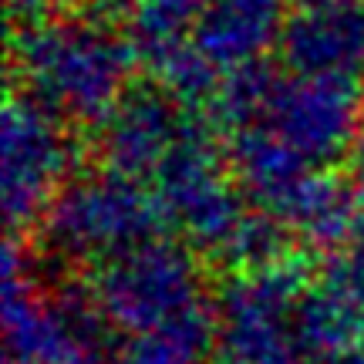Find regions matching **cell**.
<instances>
[{
	"mask_svg": "<svg viewBox=\"0 0 364 364\" xmlns=\"http://www.w3.org/2000/svg\"><path fill=\"white\" fill-rule=\"evenodd\" d=\"M102 300L105 311L118 321L139 331H156L196 307L189 260L159 247L122 250V257L105 270Z\"/></svg>",
	"mask_w": 364,
	"mask_h": 364,
	"instance_id": "1",
	"label": "cell"
},
{
	"mask_svg": "<svg viewBox=\"0 0 364 364\" xmlns=\"http://www.w3.org/2000/svg\"><path fill=\"white\" fill-rule=\"evenodd\" d=\"M24 61L44 95L78 112H95L112 98L125 54L95 31H54L31 44Z\"/></svg>",
	"mask_w": 364,
	"mask_h": 364,
	"instance_id": "2",
	"label": "cell"
},
{
	"mask_svg": "<svg viewBox=\"0 0 364 364\" xmlns=\"http://www.w3.org/2000/svg\"><path fill=\"white\" fill-rule=\"evenodd\" d=\"M156 223L149 199L132 193L129 182H88L61 199L51 233L71 250H118L142 240Z\"/></svg>",
	"mask_w": 364,
	"mask_h": 364,
	"instance_id": "3",
	"label": "cell"
},
{
	"mask_svg": "<svg viewBox=\"0 0 364 364\" xmlns=\"http://www.w3.org/2000/svg\"><path fill=\"white\" fill-rule=\"evenodd\" d=\"M273 132L300 159H321L341 149L351 132L354 102L341 75H317L300 88L270 95Z\"/></svg>",
	"mask_w": 364,
	"mask_h": 364,
	"instance_id": "4",
	"label": "cell"
},
{
	"mask_svg": "<svg viewBox=\"0 0 364 364\" xmlns=\"http://www.w3.org/2000/svg\"><path fill=\"white\" fill-rule=\"evenodd\" d=\"M65 166V149L48 118L34 108H11L4 132V199L14 223L31 216Z\"/></svg>",
	"mask_w": 364,
	"mask_h": 364,
	"instance_id": "5",
	"label": "cell"
},
{
	"mask_svg": "<svg viewBox=\"0 0 364 364\" xmlns=\"http://www.w3.org/2000/svg\"><path fill=\"white\" fill-rule=\"evenodd\" d=\"M290 284L240 290L226 311L223 351L230 364H290Z\"/></svg>",
	"mask_w": 364,
	"mask_h": 364,
	"instance_id": "6",
	"label": "cell"
},
{
	"mask_svg": "<svg viewBox=\"0 0 364 364\" xmlns=\"http://www.w3.org/2000/svg\"><path fill=\"white\" fill-rule=\"evenodd\" d=\"M287 51L300 68H314L317 75L364 65V11L341 4L311 7L290 24Z\"/></svg>",
	"mask_w": 364,
	"mask_h": 364,
	"instance_id": "7",
	"label": "cell"
},
{
	"mask_svg": "<svg viewBox=\"0 0 364 364\" xmlns=\"http://www.w3.org/2000/svg\"><path fill=\"white\" fill-rule=\"evenodd\" d=\"M44 304L21 300L7 294V331L11 351L21 364H88L95 348L91 338H81V327L68 314L41 311Z\"/></svg>",
	"mask_w": 364,
	"mask_h": 364,
	"instance_id": "8",
	"label": "cell"
},
{
	"mask_svg": "<svg viewBox=\"0 0 364 364\" xmlns=\"http://www.w3.org/2000/svg\"><path fill=\"white\" fill-rule=\"evenodd\" d=\"M179 145L186 142L169 102L142 95L118 112L112 129V156L118 166L125 169L162 166Z\"/></svg>",
	"mask_w": 364,
	"mask_h": 364,
	"instance_id": "9",
	"label": "cell"
},
{
	"mask_svg": "<svg viewBox=\"0 0 364 364\" xmlns=\"http://www.w3.org/2000/svg\"><path fill=\"white\" fill-rule=\"evenodd\" d=\"M273 0H223L199 24V44L209 61H240L270 34Z\"/></svg>",
	"mask_w": 364,
	"mask_h": 364,
	"instance_id": "10",
	"label": "cell"
},
{
	"mask_svg": "<svg viewBox=\"0 0 364 364\" xmlns=\"http://www.w3.org/2000/svg\"><path fill=\"white\" fill-rule=\"evenodd\" d=\"M209 317L199 307L182 314L169 324L145 331L139 341H132L115 364H196L199 351L206 348Z\"/></svg>",
	"mask_w": 364,
	"mask_h": 364,
	"instance_id": "11",
	"label": "cell"
},
{
	"mask_svg": "<svg viewBox=\"0 0 364 364\" xmlns=\"http://www.w3.org/2000/svg\"><path fill=\"white\" fill-rule=\"evenodd\" d=\"M331 290L341 294L344 300H351L354 307L364 314V243L354 250L351 257H344L338 263V277H334Z\"/></svg>",
	"mask_w": 364,
	"mask_h": 364,
	"instance_id": "12",
	"label": "cell"
},
{
	"mask_svg": "<svg viewBox=\"0 0 364 364\" xmlns=\"http://www.w3.org/2000/svg\"><path fill=\"white\" fill-rule=\"evenodd\" d=\"M344 364H364V341H361V344H354L351 354L344 358Z\"/></svg>",
	"mask_w": 364,
	"mask_h": 364,
	"instance_id": "13",
	"label": "cell"
},
{
	"mask_svg": "<svg viewBox=\"0 0 364 364\" xmlns=\"http://www.w3.org/2000/svg\"><path fill=\"white\" fill-rule=\"evenodd\" d=\"M14 4H21V7H34V4H48V0H14Z\"/></svg>",
	"mask_w": 364,
	"mask_h": 364,
	"instance_id": "14",
	"label": "cell"
},
{
	"mask_svg": "<svg viewBox=\"0 0 364 364\" xmlns=\"http://www.w3.org/2000/svg\"><path fill=\"white\" fill-rule=\"evenodd\" d=\"M311 7H321V4H338V0H307Z\"/></svg>",
	"mask_w": 364,
	"mask_h": 364,
	"instance_id": "15",
	"label": "cell"
},
{
	"mask_svg": "<svg viewBox=\"0 0 364 364\" xmlns=\"http://www.w3.org/2000/svg\"><path fill=\"white\" fill-rule=\"evenodd\" d=\"M361 182H364V149H361Z\"/></svg>",
	"mask_w": 364,
	"mask_h": 364,
	"instance_id": "16",
	"label": "cell"
}]
</instances>
